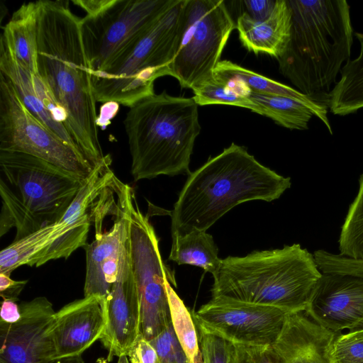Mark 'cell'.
<instances>
[{"label": "cell", "instance_id": "1", "mask_svg": "<svg viewBox=\"0 0 363 363\" xmlns=\"http://www.w3.org/2000/svg\"><path fill=\"white\" fill-rule=\"evenodd\" d=\"M69 1H37L38 72L65 111L85 158L94 167L105 159L99 139L96 101L81 36V18Z\"/></svg>", "mask_w": 363, "mask_h": 363}, {"label": "cell", "instance_id": "2", "mask_svg": "<svg viewBox=\"0 0 363 363\" xmlns=\"http://www.w3.org/2000/svg\"><path fill=\"white\" fill-rule=\"evenodd\" d=\"M291 185L290 177L264 166L244 147L232 143L188 175L170 213L172 238L207 231L237 205L271 202Z\"/></svg>", "mask_w": 363, "mask_h": 363}, {"label": "cell", "instance_id": "3", "mask_svg": "<svg viewBox=\"0 0 363 363\" xmlns=\"http://www.w3.org/2000/svg\"><path fill=\"white\" fill-rule=\"evenodd\" d=\"M291 11L289 42L277 59L279 72L300 92L328 107L330 89L350 60L353 42L345 0H287Z\"/></svg>", "mask_w": 363, "mask_h": 363}, {"label": "cell", "instance_id": "4", "mask_svg": "<svg viewBox=\"0 0 363 363\" xmlns=\"http://www.w3.org/2000/svg\"><path fill=\"white\" fill-rule=\"evenodd\" d=\"M322 272L299 244L221 259L213 274L212 297L305 311Z\"/></svg>", "mask_w": 363, "mask_h": 363}, {"label": "cell", "instance_id": "5", "mask_svg": "<svg viewBox=\"0 0 363 363\" xmlns=\"http://www.w3.org/2000/svg\"><path fill=\"white\" fill-rule=\"evenodd\" d=\"M123 124L135 182L191 173V156L201 131L193 97L154 93L129 107Z\"/></svg>", "mask_w": 363, "mask_h": 363}, {"label": "cell", "instance_id": "6", "mask_svg": "<svg viewBox=\"0 0 363 363\" xmlns=\"http://www.w3.org/2000/svg\"><path fill=\"white\" fill-rule=\"evenodd\" d=\"M0 236L12 228L14 241L58 221L85 179L40 158L0 150Z\"/></svg>", "mask_w": 363, "mask_h": 363}, {"label": "cell", "instance_id": "7", "mask_svg": "<svg viewBox=\"0 0 363 363\" xmlns=\"http://www.w3.org/2000/svg\"><path fill=\"white\" fill-rule=\"evenodd\" d=\"M184 3V0H174L152 25L117 54L104 72L91 74L96 102L130 107L155 93V81L170 74Z\"/></svg>", "mask_w": 363, "mask_h": 363}, {"label": "cell", "instance_id": "8", "mask_svg": "<svg viewBox=\"0 0 363 363\" xmlns=\"http://www.w3.org/2000/svg\"><path fill=\"white\" fill-rule=\"evenodd\" d=\"M113 190L128 218L129 257L140 304V334L150 341L172 323L166 281L174 286L176 281L163 262L159 239L140 209L133 189L116 178Z\"/></svg>", "mask_w": 363, "mask_h": 363}, {"label": "cell", "instance_id": "9", "mask_svg": "<svg viewBox=\"0 0 363 363\" xmlns=\"http://www.w3.org/2000/svg\"><path fill=\"white\" fill-rule=\"evenodd\" d=\"M235 28L224 1L184 0L169 75L190 89L211 77Z\"/></svg>", "mask_w": 363, "mask_h": 363}, {"label": "cell", "instance_id": "10", "mask_svg": "<svg viewBox=\"0 0 363 363\" xmlns=\"http://www.w3.org/2000/svg\"><path fill=\"white\" fill-rule=\"evenodd\" d=\"M174 0H77L83 47L91 74L104 72L117 54L152 25Z\"/></svg>", "mask_w": 363, "mask_h": 363}, {"label": "cell", "instance_id": "11", "mask_svg": "<svg viewBox=\"0 0 363 363\" xmlns=\"http://www.w3.org/2000/svg\"><path fill=\"white\" fill-rule=\"evenodd\" d=\"M0 150L37 157L82 179H86L95 168L30 112L1 74Z\"/></svg>", "mask_w": 363, "mask_h": 363}, {"label": "cell", "instance_id": "12", "mask_svg": "<svg viewBox=\"0 0 363 363\" xmlns=\"http://www.w3.org/2000/svg\"><path fill=\"white\" fill-rule=\"evenodd\" d=\"M289 313L273 306L211 297L192 313L196 326L234 344L272 346Z\"/></svg>", "mask_w": 363, "mask_h": 363}, {"label": "cell", "instance_id": "13", "mask_svg": "<svg viewBox=\"0 0 363 363\" xmlns=\"http://www.w3.org/2000/svg\"><path fill=\"white\" fill-rule=\"evenodd\" d=\"M20 319L13 324L0 323V362L56 363L49 329L55 311L45 296L19 304Z\"/></svg>", "mask_w": 363, "mask_h": 363}, {"label": "cell", "instance_id": "14", "mask_svg": "<svg viewBox=\"0 0 363 363\" xmlns=\"http://www.w3.org/2000/svg\"><path fill=\"white\" fill-rule=\"evenodd\" d=\"M106 325L99 341L108 350V361L127 356L140 334V311L131 270L128 242L119 261L117 278L106 298Z\"/></svg>", "mask_w": 363, "mask_h": 363}, {"label": "cell", "instance_id": "15", "mask_svg": "<svg viewBox=\"0 0 363 363\" xmlns=\"http://www.w3.org/2000/svg\"><path fill=\"white\" fill-rule=\"evenodd\" d=\"M111 157L96 166L84 180L77 196L62 217L57 238L38 257L36 267L60 258L67 259L80 247H85L93 218L96 200L113 182L115 177L111 169Z\"/></svg>", "mask_w": 363, "mask_h": 363}, {"label": "cell", "instance_id": "16", "mask_svg": "<svg viewBox=\"0 0 363 363\" xmlns=\"http://www.w3.org/2000/svg\"><path fill=\"white\" fill-rule=\"evenodd\" d=\"M304 312L335 333L352 329L363 320V277L322 273Z\"/></svg>", "mask_w": 363, "mask_h": 363}, {"label": "cell", "instance_id": "17", "mask_svg": "<svg viewBox=\"0 0 363 363\" xmlns=\"http://www.w3.org/2000/svg\"><path fill=\"white\" fill-rule=\"evenodd\" d=\"M0 72L10 82L30 112L86 160L71 130L65 111L57 103L41 77L21 66L2 43H0Z\"/></svg>", "mask_w": 363, "mask_h": 363}, {"label": "cell", "instance_id": "18", "mask_svg": "<svg viewBox=\"0 0 363 363\" xmlns=\"http://www.w3.org/2000/svg\"><path fill=\"white\" fill-rule=\"evenodd\" d=\"M104 306L99 296H84L55 312L49 335L56 361L81 357L99 340L106 325Z\"/></svg>", "mask_w": 363, "mask_h": 363}, {"label": "cell", "instance_id": "19", "mask_svg": "<svg viewBox=\"0 0 363 363\" xmlns=\"http://www.w3.org/2000/svg\"><path fill=\"white\" fill-rule=\"evenodd\" d=\"M116 219L109 230H101V222H95V239L84 248L86 275L84 296H96L106 301L117 278L122 252L128 242V218L117 198Z\"/></svg>", "mask_w": 363, "mask_h": 363}, {"label": "cell", "instance_id": "20", "mask_svg": "<svg viewBox=\"0 0 363 363\" xmlns=\"http://www.w3.org/2000/svg\"><path fill=\"white\" fill-rule=\"evenodd\" d=\"M335 335L304 311L289 313L272 348L277 363H332L330 350Z\"/></svg>", "mask_w": 363, "mask_h": 363}, {"label": "cell", "instance_id": "21", "mask_svg": "<svg viewBox=\"0 0 363 363\" xmlns=\"http://www.w3.org/2000/svg\"><path fill=\"white\" fill-rule=\"evenodd\" d=\"M235 28L240 41L250 52L267 54L277 60L290 38L291 11L287 0H277L272 13L262 20L252 19L241 13Z\"/></svg>", "mask_w": 363, "mask_h": 363}, {"label": "cell", "instance_id": "22", "mask_svg": "<svg viewBox=\"0 0 363 363\" xmlns=\"http://www.w3.org/2000/svg\"><path fill=\"white\" fill-rule=\"evenodd\" d=\"M36 1L23 4L3 28L0 43L6 45L26 69L38 74Z\"/></svg>", "mask_w": 363, "mask_h": 363}, {"label": "cell", "instance_id": "23", "mask_svg": "<svg viewBox=\"0 0 363 363\" xmlns=\"http://www.w3.org/2000/svg\"><path fill=\"white\" fill-rule=\"evenodd\" d=\"M248 98L255 104L253 112L273 120L291 130H306L313 116L318 117L333 133L328 111L317 108L299 99L277 94L249 92Z\"/></svg>", "mask_w": 363, "mask_h": 363}, {"label": "cell", "instance_id": "24", "mask_svg": "<svg viewBox=\"0 0 363 363\" xmlns=\"http://www.w3.org/2000/svg\"><path fill=\"white\" fill-rule=\"evenodd\" d=\"M354 34L360 51L342 67L340 79L329 94L328 108L334 115L346 116L363 108V33Z\"/></svg>", "mask_w": 363, "mask_h": 363}, {"label": "cell", "instance_id": "25", "mask_svg": "<svg viewBox=\"0 0 363 363\" xmlns=\"http://www.w3.org/2000/svg\"><path fill=\"white\" fill-rule=\"evenodd\" d=\"M172 241L169 260L201 267L212 275L218 270L221 259L213 236L207 231L193 230L172 238Z\"/></svg>", "mask_w": 363, "mask_h": 363}, {"label": "cell", "instance_id": "26", "mask_svg": "<svg viewBox=\"0 0 363 363\" xmlns=\"http://www.w3.org/2000/svg\"><path fill=\"white\" fill-rule=\"evenodd\" d=\"M214 73L227 79L242 83L250 92L290 96L303 101L320 110L328 111L327 108L328 107L326 105L315 101L299 91L247 69L230 60H220L216 66Z\"/></svg>", "mask_w": 363, "mask_h": 363}, {"label": "cell", "instance_id": "27", "mask_svg": "<svg viewBox=\"0 0 363 363\" xmlns=\"http://www.w3.org/2000/svg\"><path fill=\"white\" fill-rule=\"evenodd\" d=\"M57 222L13 241L0 252V273L11 275L23 265L35 266L39 256L52 243Z\"/></svg>", "mask_w": 363, "mask_h": 363}, {"label": "cell", "instance_id": "28", "mask_svg": "<svg viewBox=\"0 0 363 363\" xmlns=\"http://www.w3.org/2000/svg\"><path fill=\"white\" fill-rule=\"evenodd\" d=\"M166 289L172 323L189 363H202L196 325L193 315L172 288L169 279Z\"/></svg>", "mask_w": 363, "mask_h": 363}, {"label": "cell", "instance_id": "29", "mask_svg": "<svg viewBox=\"0 0 363 363\" xmlns=\"http://www.w3.org/2000/svg\"><path fill=\"white\" fill-rule=\"evenodd\" d=\"M340 255L363 261V174L358 193L350 206L339 238Z\"/></svg>", "mask_w": 363, "mask_h": 363}, {"label": "cell", "instance_id": "30", "mask_svg": "<svg viewBox=\"0 0 363 363\" xmlns=\"http://www.w3.org/2000/svg\"><path fill=\"white\" fill-rule=\"evenodd\" d=\"M191 89L193 99L198 106L225 104L245 108L252 111L255 107L247 94L240 93L231 86L228 80L216 73Z\"/></svg>", "mask_w": 363, "mask_h": 363}, {"label": "cell", "instance_id": "31", "mask_svg": "<svg viewBox=\"0 0 363 363\" xmlns=\"http://www.w3.org/2000/svg\"><path fill=\"white\" fill-rule=\"evenodd\" d=\"M330 355L332 363H363V328L335 335Z\"/></svg>", "mask_w": 363, "mask_h": 363}, {"label": "cell", "instance_id": "32", "mask_svg": "<svg viewBox=\"0 0 363 363\" xmlns=\"http://www.w3.org/2000/svg\"><path fill=\"white\" fill-rule=\"evenodd\" d=\"M196 328L202 363H230L233 343L219 335Z\"/></svg>", "mask_w": 363, "mask_h": 363}, {"label": "cell", "instance_id": "33", "mask_svg": "<svg viewBox=\"0 0 363 363\" xmlns=\"http://www.w3.org/2000/svg\"><path fill=\"white\" fill-rule=\"evenodd\" d=\"M149 342L156 350L160 363H189L172 323Z\"/></svg>", "mask_w": 363, "mask_h": 363}, {"label": "cell", "instance_id": "34", "mask_svg": "<svg viewBox=\"0 0 363 363\" xmlns=\"http://www.w3.org/2000/svg\"><path fill=\"white\" fill-rule=\"evenodd\" d=\"M230 363H277L272 346L233 343Z\"/></svg>", "mask_w": 363, "mask_h": 363}, {"label": "cell", "instance_id": "35", "mask_svg": "<svg viewBox=\"0 0 363 363\" xmlns=\"http://www.w3.org/2000/svg\"><path fill=\"white\" fill-rule=\"evenodd\" d=\"M127 357L130 363H160L155 348L140 334L129 350Z\"/></svg>", "mask_w": 363, "mask_h": 363}, {"label": "cell", "instance_id": "36", "mask_svg": "<svg viewBox=\"0 0 363 363\" xmlns=\"http://www.w3.org/2000/svg\"><path fill=\"white\" fill-rule=\"evenodd\" d=\"M242 13H245L255 20L267 18L273 11L277 0L240 1Z\"/></svg>", "mask_w": 363, "mask_h": 363}, {"label": "cell", "instance_id": "37", "mask_svg": "<svg viewBox=\"0 0 363 363\" xmlns=\"http://www.w3.org/2000/svg\"><path fill=\"white\" fill-rule=\"evenodd\" d=\"M28 283V280L16 281L10 275L0 273V294L2 298L18 301V296Z\"/></svg>", "mask_w": 363, "mask_h": 363}, {"label": "cell", "instance_id": "38", "mask_svg": "<svg viewBox=\"0 0 363 363\" xmlns=\"http://www.w3.org/2000/svg\"><path fill=\"white\" fill-rule=\"evenodd\" d=\"M1 307V320L2 324H13L17 322L21 318V310L17 301L2 298Z\"/></svg>", "mask_w": 363, "mask_h": 363}, {"label": "cell", "instance_id": "39", "mask_svg": "<svg viewBox=\"0 0 363 363\" xmlns=\"http://www.w3.org/2000/svg\"><path fill=\"white\" fill-rule=\"evenodd\" d=\"M117 363H130L127 356H121L118 357Z\"/></svg>", "mask_w": 363, "mask_h": 363}, {"label": "cell", "instance_id": "40", "mask_svg": "<svg viewBox=\"0 0 363 363\" xmlns=\"http://www.w3.org/2000/svg\"><path fill=\"white\" fill-rule=\"evenodd\" d=\"M75 358H70V359L60 360V361L57 362L56 363H72ZM0 363H2V362H0Z\"/></svg>", "mask_w": 363, "mask_h": 363}, {"label": "cell", "instance_id": "41", "mask_svg": "<svg viewBox=\"0 0 363 363\" xmlns=\"http://www.w3.org/2000/svg\"><path fill=\"white\" fill-rule=\"evenodd\" d=\"M362 328H363V320H362L359 323H358L354 328H352V329H350L349 330L362 329Z\"/></svg>", "mask_w": 363, "mask_h": 363}, {"label": "cell", "instance_id": "42", "mask_svg": "<svg viewBox=\"0 0 363 363\" xmlns=\"http://www.w3.org/2000/svg\"><path fill=\"white\" fill-rule=\"evenodd\" d=\"M108 362L107 359L100 357L96 360V363H108Z\"/></svg>", "mask_w": 363, "mask_h": 363}, {"label": "cell", "instance_id": "43", "mask_svg": "<svg viewBox=\"0 0 363 363\" xmlns=\"http://www.w3.org/2000/svg\"><path fill=\"white\" fill-rule=\"evenodd\" d=\"M72 363H84L81 357H76Z\"/></svg>", "mask_w": 363, "mask_h": 363}]
</instances>
